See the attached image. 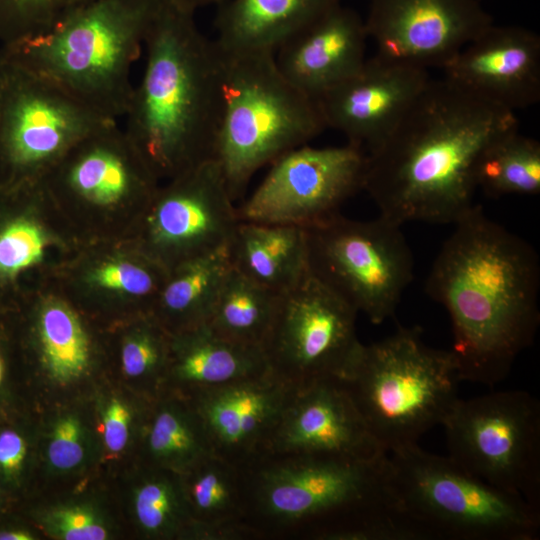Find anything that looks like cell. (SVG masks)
I'll use <instances>...</instances> for the list:
<instances>
[{"label": "cell", "mask_w": 540, "mask_h": 540, "mask_svg": "<svg viewBox=\"0 0 540 540\" xmlns=\"http://www.w3.org/2000/svg\"><path fill=\"white\" fill-rule=\"evenodd\" d=\"M518 128L515 112L445 77L429 80L391 132L366 153L363 188L380 216L455 224L474 203L484 149Z\"/></svg>", "instance_id": "obj_1"}, {"label": "cell", "mask_w": 540, "mask_h": 540, "mask_svg": "<svg viewBox=\"0 0 540 540\" xmlns=\"http://www.w3.org/2000/svg\"><path fill=\"white\" fill-rule=\"evenodd\" d=\"M435 258L427 294L448 312L461 381L504 380L540 324V261L523 238L476 205Z\"/></svg>", "instance_id": "obj_2"}, {"label": "cell", "mask_w": 540, "mask_h": 540, "mask_svg": "<svg viewBox=\"0 0 540 540\" xmlns=\"http://www.w3.org/2000/svg\"><path fill=\"white\" fill-rule=\"evenodd\" d=\"M194 15L160 0L144 40V73L124 116L126 136L156 177L215 160L224 55Z\"/></svg>", "instance_id": "obj_3"}, {"label": "cell", "mask_w": 540, "mask_h": 540, "mask_svg": "<svg viewBox=\"0 0 540 540\" xmlns=\"http://www.w3.org/2000/svg\"><path fill=\"white\" fill-rule=\"evenodd\" d=\"M250 508L279 525L307 524L317 540H418L397 508L389 455L265 457L244 470Z\"/></svg>", "instance_id": "obj_4"}, {"label": "cell", "mask_w": 540, "mask_h": 540, "mask_svg": "<svg viewBox=\"0 0 540 540\" xmlns=\"http://www.w3.org/2000/svg\"><path fill=\"white\" fill-rule=\"evenodd\" d=\"M159 2L93 0L46 33L6 47L4 55L117 122L128 110L131 69Z\"/></svg>", "instance_id": "obj_5"}, {"label": "cell", "mask_w": 540, "mask_h": 540, "mask_svg": "<svg viewBox=\"0 0 540 540\" xmlns=\"http://www.w3.org/2000/svg\"><path fill=\"white\" fill-rule=\"evenodd\" d=\"M379 446L391 453L418 444L442 425L461 382L450 350L435 349L418 327L362 344L338 379Z\"/></svg>", "instance_id": "obj_6"}, {"label": "cell", "mask_w": 540, "mask_h": 540, "mask_svg": "<svg viewBox=\"0 0 540 540\" xmlns=\"http://www.w3.org/2000/svg\"><path fill=\"white\" fill-rule=\"evenodd\" d=\"M223 55L224 106L215 161L235 202L258 170L307 144L326 125L317 101L283 76L273 53Z\"/></svg>", "instance_id": "obj_7"}, {"label": "cell", "mask_w": 540, "mask_h": 540, "mask_svg": "<svg viewBox=\"0 0 540 540\" xmlns=\"http://www.w3.org/2000/svg\"><path fill=\"white\" fill-rule=\"evenodd\" d=\"M397 508L422 540H535L540 509L418 444L391 452Z\"/></svg>", "instance_id": "obj_8"}, {"label": "cell", "mask_w": 540, "mask_h": 540, "mask_svg": "<svg viewBox=\"0 0 540 540\" xmlns=\"http://www.w3.org/2000/svg\"><path fill=\"white\" fill-rule=\"evenodd\" d=\"M305 230L310 275L373 324L393 316L414 272L401 225L339 213Z\"/></svg>", "instance_id": "obj_9"}, {"label": "cell", "mask_w": 540, "mask_h": 540, "mask_svg": "<svg viewBox=\"0 0 540 540\" xmlns=\"http://www.w3.org/2000/svg\"><path fill=\"white\" fill-rule=\"evenodd\" d=\"M442 426L456 464L540 509V403L533 395L508 390L459 398Z\"/></svg>", "instance_id": "obj_10"}, {"label": "cell", "mask_w": 540, "mask_h": 540, "mask_svg": "<svg viewBox=\"0 0 540 540\" xmlns=\"http://www.w3.org/2000/svg\"><path fill=\"white\" fill-rule=\"evenodd\" d=\"M357 314L308 272L279 296L261 345L268 370L295 388L339 379L362 345Z\"/></svg>", "instance_id": "obj_11"}, {"label": "cell", "mask_w": 540, "mask_h": 540, "mask_svg": "<svg viewBox=\"0 0 540 540\" xmlns=\"http://www.w3.org/2000/svg\"><path fill=\"white\" fill-rule=\"evenodd\" d=\"M270 166L255 191L236 207L238 220L307 228L339 214L344 202L362 190L366 152L348 142L305 144Z\"/></svg>", "instance_id": "obj_12"}, {"label": "cell", "mask_w": 540, "mask_h": 540, "mask_svg": "<svg viewBox=\"0 0 540 540\" xmlns=\"http://www.w3.org/2000/svg\"><path fill=\"white\" fill-rule=\"evenodd\" d=\"M6 60L0 146L17 168L37 170L53 165L83 138L116 122L50 80Z\"/></svg>", "instance_id": "obj_13"}, {"label": "cell", "mask_w": 540, "mask_h": 540, "mask_svg": "<svg viewBox=\"0 0 540 540\" xmlns=\"http://www.w3.org/2000/svg\"><path fill=\"white\" fill-rule=\"evenodd\" d=\"M376 54L423 69H443L491 26L478 0H368L364 19Z\"/></svg>", "instance_id": "obj_14"}, {"label": "cell", "mask_w": 540, "mask_h": 540, "mask_svg": "<svg viewBox=\"0 0 540 540\" xmlns=\"http://www.w3.org/2000/svg\"><path fill=\"white\" fill-rule=\"evenodd\" d=\"M172 179L155 197L147 232L153 248L175 268L226 247L239 220L215 160Z\"/></svg>", "instance_id": "obj_15"}, {"label": "cell", "mask_w": 540, "mask_h": 540, "mask_svg": "<svg viewBox=\"0 0 540 540\" xmlns=\"http://www.w3.org/2000/svg\"><path fill=\"white\" fill-rule=\"evenodd\" d=\"M295 389L267 371L183 397L197 415L211 453L244 471L264 457Z\"/></svg>", "instance_id": "obj_16"}, {"label": "cell", "mask_w": 540, "mask_h": 540, "mask_svg": "<svg viewBox=\"0 0 540 540\" xmlns=\"http://www.w3.org/2000/svg\"><path fill=\"white\" fill-rule=\"evenodd\" d=\"M385 453L340 381L326 379L295 389L263 458L334 456L368 460Z\"/></svg>", "instance_id": "obj_17"}, {"label": "cell", "mask_w": 540, "mask_h": 540, "mask_svg": "<svg viewBox=\"0 0 540 540\" xmlns=\"http://www.w3.org/2000/svg\"><path fill=\"white\" fill-rule=\"evenodd\" d=\"M429 80L426 69L374 55L316 101L326 128L367 153L391 132Z\"/></svg>", "instance_id": "obj_18"}, {"label": "cell", "mask_w": 540, "mask_h": 540, "mask_svg": "<svg viewBox=\"0 0 540 540\" xmlns=\"http://www.w3.org/2000/svg\"><path fill=\"white\" fill-rule=\"evenodd\" d=\"M445 78L515 112L540 100V37L494 23L443 68Z\"/></svg>", "instance_id": "obj_19"}, {"label": "cell", "mask_w": 540, "mask_h": 540, "mask_svg": "<svg viewBox=\"0 0 540 540\" xmlns=\"http://www.w3.org/2000/svg\"><path fill=\"white\" fill-rule=\"evenodd\" d=\"M364 19L341 3L274 52L283 76L313 99L356 73L365 63Z\"/></svg>", "instance_id": "obj_20"}, {"label": "cell", "mask_w": 540, "mask_h": 540, "mask_svg": "<svg viewBox=\"0 0 540 540\" xmlns=\"http://www.w3.org/2000/svg\"><path fill=\"white\" fill-rule=\"evenodd\" d=\"M340 0H226L217 7L215 42L226 54L273 53Z\"/></svg>", "instance_id": "obj_21"}, {"label": "cell", "mask_w": 540, "mask_h": 540, "mask_svg": "<svg viewBox=\"0 0 540 540\" xmlns=\"http://www.w3.org/2000/svg\"><path fill=\"white\" fill-rule=\"evenodd\" d=\"M267 371L260 348L226 340L203 324L173 335L165 379L184 396Z\"/></svg>", "instance_id": "obj_22"}, {"label": "cell", "mask_w": 540, "mask_h": 540, "mask_svg": "<svg viewBox=\"0 0 540 540\" xmlns=\"http://www.w3.org/2000/svg\"><path fill=\"white\" fill-rule=\"evenodd\" d=\"M233 269L282 294L308 274L304 227L239 221L227 244Z\"/></svg>", "instance_id": "obj_23"}, {"label": "cell", "mask_w": 540, "mask_h": 540, "mask_svg": "<svg viewBox=\"0 0 540 540\" xmlns=\"http://www.w3.org/2000/svg\"><path fill=\"white\" fill-rule=\"evenodd\" d=\"M230 269L227 246L174 268L160 291L158 304L176 333L207 324Z\"/></svg>", "instance_id": "obj_24"}, {"label": "cell", "mask_w": 540, "mask_h": 540, "mask_svg": "<svg viewBox=\"0 0 540 540\" xmlns=\"http://www.w3.org/2000/svg\"><path fill=\"white\" fill-rule=\"evenodd\" d=\"M144 447L152 467L177 474L211 453L200 421L183 396L162 398L153 406Z\"/></svg>", "instance_id": "obj_25"}, {"label": "cell", "mask_w": 540, "mask_h": 540, "mask_svg": "<svg viewBox=\"0 0 540 540\" xmlns=\"http://www.w3.org/2000/svg\"><path fill=\"white\" fill-rule=\"evenodd\" d=\"M179 477L194 521L207 524L246 521V479L238 467L210 453Z\"/></svg>", "instance_id": "obj_26"}, {"label": "cell", "mask_w": 540, "mask_h": 540, "mask_svg": "<svg viewBox=\"0 0 540 540\" xmlns=\"http://www.w3.org/2000/svg\"><path fill=\"white\" fill-rule=\"evenodd\" d=\"M279 296L231 266L207 325L226 340L261 349Z\"/></svg>", "instance_id": "obj_27"}, {"label": "cell", "mask_w": 540, "mask_h": 540, "mask_svg": "<svg viewBox=\"0 0 540 540\" xmlns=\"http://www.w3.org/2000/svg\"><path fill=\"white\" fill-rule=\"evenodd\" d=\"M475 183L487 196L540 193V143L510 130L493 140L480 155Z\"/></svg>", "instance_id": "obj_28"}, {"label": "cell", "mask_w": 540, "mask_h": 540, "mask_svg": "<svg viewBox=\"0 0 540 540\" xmlns=\"http://www.w3.org/2000/svg\"><path fill=\"white\" fill-rule=\"evenodd\" d=\"M134 485L131 510L139 531L148 538H185L193 522L179 474L152 467Z\"/></svg>", "instance_id": "obj_29"}, {"label": "cell", "mask_w": 540, "mask_h": 540, "mask_svg": "<svg viewBox=\"0 0 540 540\" xmlns=\"http://www.w3.org/2000/svg\"><path fill=\"white\" fill-rule=\"evenodd\" d=\"M39 336L44 367L58 384L79 379L89 365V341L79 318L67 306L50 303L41 311Z\"/></svg>", "instance_id": "obj_30"}, {"label": "cell", "mask_w": 540, "mask_h": 540, "mask_svg": "<svg viewBox=\"0 0 540 540\" xmlns=\"http://www.w3.org/2000/svg\"><path fill=\"white\" fill-rule=\"evenodd\" d=\"M93 0H0L5 47L40 36Z\"/></svg>", "instance_id": "obj_31"}, {"label": "cell", "mask_w": 540, "mask_h": 540, "mask_svg": "<svg viewBox=\"0 0 540 540\" xmlns=\"http://www.w3.org/2000/svg\"><path fill=\"white\" fill-rule=\"evenodd\" d=\"M38 522L58 540H107L112 526L105 513L90 501H68L43 509Z\"/></svg>", "instance_id": "obj_32"}, {"label": "cell", "mask_w": 540, "mask_h": 540, "mask_svg": "<svg viewBox=\"0 0 540 540\" xmlns=\"http://www.w3.org/2000/svg\"><path fill=\"white\" fill-rule=\"evenodd\" d=\"M90 451V432L78 415L66 413L54 421L45 454L53 473L67 475L78 471L86 464Z\"/></svg>", "instance_id": "obj_33"}, {"label": "cell", "mask_w": 540, "mask_h": 540, "mask_svg": "<svg viewBox=\"0 0 540 540\" xmlns=\"http://www.w3.org/2000/svg\"><path fill=\"white\" fill-rule=\"evenodd\" d=\"M170 342L153 329H140L130 335L121 350V367L130 379L150 383L166 376Z\"/></svg>", "instance_id": "obj_34"}, {"label": "cell", "mask_w": 540, "mask_h": 540, "mask_svg": "<svg viewBox=\"0 0 540 540\" xmlns=\"http://www.w3.org/2000/svg\"><path fill=\"white\" fill-rule=\"evenodd\" d=\"M41 230L29 221H17L0 232V275L12 276L37 263L44 252Z\"/></svg>", "instance_id": "obj_35"}, {"label": "cell", "mask_w": 540, "mask_h": 540, "mask_svg": "<svg viewBox=\"0 0 540 540\" xmlns=\"http://www.w3.org/2000/svg\"><path fill=\"white\" fill-rule=\"evenodd\" d=\"M93 280L102 287L142 298L159 296L165 283L151 267L128 261L101 266L94 272Z\"/></svg>", "instance_id": "obj_36"}, {"label": "cell", "mask_w": 540, "mask_h": 540, "mask_svg": "<svg viewBox=\"0 0 540 540\" xmlns=\"http://www.w3.org/2000/svg\"><path fill=\"white\" fill-rule=\"evenodd\" d=\"M137 422V411L129 402L110 396L100 405L102 442L109 455H118L129 446Z\"/></svg>", "instance_id": "obj_37"}, {"label": "cell", "mask_w": 540, "mask_h": 540, "mask_svg": "<svg viewBox=\"0 0 540 540\" xmlns=\"http://www.w3.org/2000/svg\"><path fill=\"white\" fill-rule=\"evenodd\" d=\"M28 455L24 436L14 429L0 431V474L7 480L21 475Z\"/></svg>", "instance_id": "obj_38"}, {"label": "cell", "mask_w": 540, "mask_h": 540, "mask_svg": "<svg viewBox=\"0 0 540 540\" xmlns=\"http://www.w3.org/2000/svg\"><path fill=\"white\" fill-rule=\"evenodd\" d=\"M174 5L195 13L197 10L210 7V6H220L226 0H168Z\"/></svg>", "instance_id": "obj_39"}, {"label": "cell", "mask_w": 540, "mask_h": 540, "mask_svg": "<svg viewBox=\"0 0 540 540\" xmlns=\"http://www.w3.org/2000/svg\"><path fill=\"white\" fill-rule=\"evenodd\" d=\"M35 536L25 529H8L0 531V540H33Z\"/></svg>", "instance_id": "obj_40"}, {"label": "cell", "mask_w": 540, "mask_h": 540, "mask_svg": "<svg viewBox=\"0 0 540 540\" xmlns=\"http://www.w3.org/2000/svg\"><path fill=\"white\" fill-rule=\"evenodd\" d=\"M6 74H7V60L3 54L0 57V112H1L3 96H4Z\"/></svg>", "instance_id": "obj_41"}, {"label": "cell", "mask_w": 540, "mask_h": 540, "mask_svg": "<svg viewBox=\"0 0 540 540\" xmlns=\"http://www.w3.org/2000/svg\"><path fill=\"white\" fill-rule=\"evenodd\" d=\"M3 381H4V364H3L2 358L0 357V388L3 384Z\"/></svg>", "instance_id": "obj_42"}]
</instances>
